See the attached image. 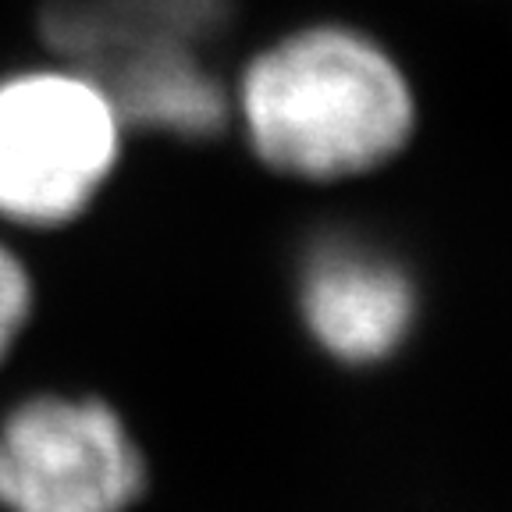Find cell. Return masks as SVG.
Returning <instances> with one entry per match:
<instances>
[{"instance_id":"6","label":"cell","mask_w":512,"mask_h":512,"mask_svg":"<svg viewBox=\"0 0 512 512\" xmlns=\"http://www.w3.org/2000/svg\"><path fill=\"white\" fill-rule=\"evenodd\" d=\"M32 306V285L25 267L8 246H0V360L18 338L22 324L29 320Z\"/></svg>"},{"instance_id":"2","label":"cell","mask_w":512,"mask_h":512,"mask_svg":"<svg viewBox=\"0 0 512 512\" xmlns=\"http://www.w3.org/2000/svg\"><path fill=\"white\" fill-rule=\"evenodd\" d=\"M121 125L96 75L0 79V217L40 228L79 217L118 164Z\"/></svg>"},{"instance_id":"5","label":"cell","mask_w":512,"mask_h":512,"mask_svg":"<svg viewBox=\"0 0 512 512\" xmlns=\"http://www.w3.org/2000/svg\"><path fill=\"white\" fill-rule=\"evenodd\" d=\"M100 61H104V72L96 79L111 93L121 121L168 128L185 136H203L221 125V89L203 72L200 61L178 43L118 50Z\"/></svg>"},{"instance_id":"4","label":"cell","mask_w":512,"mask_h":512,"mask_svg":"<svg viewBox=\"0 0 512 512\" xmlns=\"http://www.w3.org/2000/svg\"><path fill=\"white\" fill-rule=\"evenodd\" d=\"M299 306L313 338L345 363H374L395 352L416 310L413 285L392 256L345 239L310 253Z\"/></svg>"},{"instance_id":"1","label":"cell","mask_w":512,"mask_h":512,"mask_svg":"<svg viewBox=\"0 0 512 512\" xmlns=\"http://www.w3.org/2000/svg\"><path fill=\"white\" fill-rule=\"evenodd\" d=\"M249 143L278 171L342 178L370 171L413 132V96L395 61L349 29H306L242 75Z\"/></svg>"},{"instance_id":"3","label":"cell","mask_w":512,"mask_h":512,"mask_svg":"<svg viewBox=\"0 0 512 512\" xmlns=\"http://www.w3.org/2000/svg\"><path fill=\"white\" fill-rule=\"evenodd\" d=\"M143 484V452L100 399L40 395L0 424V505L8 512H125Z\"/></svg>"}]
</instances>
